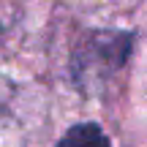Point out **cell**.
<instances>
[{"label":"cell","instance_id":"cell-1","mask_svg":"<svg viewBox=\"0 0 147 147\" xmlns=\"http://www.w3.org/2000/svg\"><path fill=\"white\" fill-rule=\"evenodd\" d=\"M131 47H134V36L123 30H104L87 36V41L74 52L71 60L74 82L84 90L98 87L106 76L117 74L128 63Z\"/></svg>","mask_w":147,"mask_h":147},{"label":"cell","instance_id":"cell-2","mask_svg":"<svg viewBox=\"0 0 147 147\" xmlns=\"http://www.w3.org/2000/svg\"><path fill=\"white\" fill-rule=\"evenodd\" d=\"M57 147H109V136L95 123H79V125L65 131Z\"/></svg>","mask_w":147,"mask_h":147}]
</instances>
